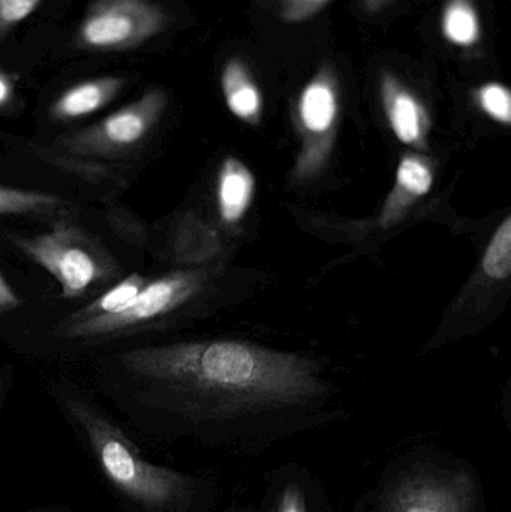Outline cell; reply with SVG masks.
I'll return each instance as SVG.
<instances>
[{
  "label": "cell",
  "mask_w": 511,
  "mask_h": 512,
  "mask_svg": "<svg viewBox=\"0 0 511 512\" xmlns=\"http://www.w3.org/2000/svg\"><path fill=\"white\" fill-rule=\"evenodd\" d=\"M482 270L489 279L507 280L511 274V218L507 216L492 236L482 259Z\"/></svg>",
  "instance_id": "cell-16"
},
{
  "label": "cell",
  "mask_w": 511,
  "mask_h": 512,
  "mask_svg": "<svg viewBox=\"0 0 511 512\" xmlns=\"http://www.w3.org/2000/svg\"><path fill=\"white\" fill-rule=\"evenodd\" d=\"M126 81L122 77H98L69 87L51 105V117L56 120H77L90 116L110 104Z\"/></svg>",
  "instance_id": "cell-11"
},
{
  "label": "cell",
  "mask_w": 511,
  "mask_h": 512,
  "mask_svg": "<svg viewBox=\"0 0 511 512\" xmlns=\"http://www.w3.org/2000/svg\"><path fill=\"white\" fill-rule=\"evenodd\" d=\"M0 391H2V379H0Z\"/></svg>",
  "instance_id": "cell-25"
},
{
  "label": "cell",
  "mask_w": 511,
  "mask_h": 512,
  "mask_svg": "<svg viewBox=\"0 0 511 512\" xmlns=\"http://www.w3.org/2000/svg\"><path fill=\"white\" fill-rule=\"evenodd\" d=\"M42 0H0V41L30 17Z\"/></svg>",
  "instance_id": "cell-20"
},
{
  "label": "cell",
  "mask_w": 511,
  "mask_h": 512,
  "mask_svg": "<svg viewBox=\"0 0 511 512\" xmlns=\"http://www.w3.org/2000/svg\"><path fill=\"white\" fill-rule=\"evenodd\" d=\"M18 304H20V298L0 273V310L15 309Z\"/></svg>",
  "instance_id": "cell-22"
},
{
  "label": "cell",
  "mask_w": 511,
  "mask_h": 512,
  "mask_svg": "<svg viewBox=\"0 0 511 512\" xmlns=\"http://www.w3.org/2000/svg\"><path fill=\"white\" fill-rule=\"evenodd\" d=\"M167 26V14L152 0H93L75 33V45L101 53L132 50Z\"/></svg>",
  "instance_id": "cell-3"
},
{
  "label": "cell",
  "mask_w": 511,
  "mask_h": 512,
  "mask_svg": "<svg viewBox=\"0 0 511 512\" xmlns=\"http://www.w3.org/2000/svg\"><path fill=\"white\" fill-rule=\"evenodd\" d=\"M273 512H308L302 487L296 483L288 484L279 496Z\"/></svg>",
  "instance_id": "cell-21"
},
{
  "label": "cell",
  "mask_w": 511,
  "mask_h": 512,
  "mask_svg": "<svg viewBox=\"0 0 511 512\" xmlns=\"http://www.w3.org/2000/svg\"><path fill=\"white\" fill-rule=\"evenodd\" d=\"M330 0H263L264 6L287 23H303L315 17Z\"/></svg>",
  "instance_id": "cell-19"
},
{
  "label": "cell",
  "mask_w": 511,
  "mask_h": 512,
  "mask_svg": "<svg viewBox=\"0 0 511 512\" xmlns=\"http://www.w3.org/2000/svg\"><path fill=\"white\" fill-rule=\"evenodd\" d=\"M165 107L167 95L159 89L149 90L137 101L74 135L68 146L86 155H113L134 149L161 119Z\"/></svg>",
  "instance_id": "cell-7"
},
{
  "label": "cell",
  "mask_w": 511,
  "mask_h": 512,
  "mask_svg": "<svg viewBox=\"0 0 511 512\" xmlns=\"http://www.w3.org/2000/svg\"><path fill=\"white\" fill-rule=\"evenodd\" d=\"M17 246L59 282L66 298L80 297L108 271L86 237L71 228L18 240Z\"/></svg>",
  "instance_id": "cell-6"
},
{
  "label": "cell",
  "mask_w": 511,
  "mask_h": 512,
  "mask_svg": "<svg viewBox=\"0 0 511 512\" xmlns=\"http://www.w3.org/2000/svg\"><path fill=\"white\" fill-rule=\"evenodd\" d=\"M474 99L480 110L503 126L511 125V92L498 81H489L477 87Z\"/></svg>",
  "instance_id": "cell-18"
},
{
  "label": "cell",
  "mask_w": 511,
  "mask_h": 512,
  "mask_svg": "<svg viewBox=\"0 0 511 512\" xmlns=\"http://www.w3.org/2000/svg\"><path fill=\"white\" fill-rule=\"evenodd\" d=\"M6 98H8V87H6V84L0 80V104H2Z\"/></svg>",
  "instance_id": "cell-24"
},
{
  "label": "cell",
  "mask_w": 511,
  "mask_h": 512,
  "mask_svg": "<svg viewBox=\"0 0 511 512\" xmlns=\"http://www.w3.org/2000/svg\"><path fill=\"white\" fill-rule=\"evenodd\" d=\"M380 96L384 114L395 137L413 149H428L432 119L419 96L390 71L381 74Z\"/></svg>",
  "instance_id": "cell-9"
},
{
  "label": "cell",
  "mask_w": 511,
  "mask_h": 512,
  "mask_svg": "<svg viewBox=\"0 0 511 512\" xmlns=\"http://www.w3.org/2000/svg\"><path fill=\"white\" fill-rule=\"evenodd\" d=\"M203 285V276L198 271H177L147 282L140 294L122 312L95 318L72 319L63 336L95 337L120 333L144 322L153 321L159 316L173 312L177 307L191 300Z\"/></svg>",
  "instance_id": "cell-5"
},
{
  "label": "cell",
  "mask_w": 511,
  "mask_h": 512,
  "mask_svg": "<svg viewBox=\"0 0 511 512\" xmlns=\"http://www.w3.org/2000/svg\"><path fill=\"white\" fill-rule=\"evenodd\" d=\"M59 204L54 195L0 186V215L50 212Z\"/></svg>",
  "instance_id": "cell-17"
},
{
  "label": "cell",
  "mask_w": 511,
  "mask_h": 512,
  "mask_svg": "<svg viewBox=\"0 0 511 512\" xmlns=\"http://www.w3.org/2000/svg\"><path fill=\"white\" fill-rule=\"evenodd\" d=\"M69 411L86 433L102 472L120 492L152 510H167L188 498L189 477L147 462L117 427L87 406L72 402Z\"/></svg>",
  "instance_id": "cell-2"
},
{
  "label": "cell",
  "mask_w": 511,
  "mask_h": 512,
  "mask_svg": "<svg viewBox=\"0 0 511 512\" xmlns=\"http://www.w3.org/2000/svg\"><path fill=\"white\" fill-rule=\"evenodd\" d=\"M221 87L225 104L234 117L252 126L261 122L264 110L263 93L242 59L233 57L225 63L222 68Z\"/></svg>",
  "instance_id": "cell-13"
},
{
  "label": "cell",
  "mask_w": 511,
  "mask_h": 512,
  "mask_svg": "<svg viewBox=\"0 0 511 512\" xmlns=\"http://www.w3.org/2000/svg\"><path fill=\"white\" fill-rule=\"evenodd\" d=\"M146 283L147 280L140 274H131V276L125 277V279L116 283L113 288L108 289L98 300L80 310L72 319L95 318V316L113 315V313L122 312L140 294Z\"/></svg>",
  "instance_id": "cell-15"
},
{
  "label": "cell",
  "mask_w": 511,
  "mask_h": 512,
  "mask_svg": "<svg viewBox=\"0 0 511 512\" xmlns=\"http://www.w3.org/2000/svg\"><path fill=\"white\" fill-rule=\"evenodd\" d=\"M476 495L468 472H419L393 486L384 512H474Z\"/></svg>",
  "instance_id": "cell-8"
},
{
  "label": "cell",
  "mask_w": 511,
  "mask_h": 512,
  "mask_svg": "<svg viewBox=\"0 0 511 512\" xmlns=\"http://www.w3.org/2000/svg\"><path fill=\"white\" fill-rule=\"evenodd\" d=\"M434 179V168L428 159L413 153L402 156L396 170L395 186L381 212V227L390 228L401 222L408 210L431 192Z\"/></svg>",
  "instance_id": "cell-10"
},
{
  "label": "cell",
  "mask_w": 511,
  "mask_h": 512,
  "mask_svg": "<svg viewBox=\"0 0 511 512\" xmlns=\"http://www.w3.org/2000/svg\"><path fill=\"white\" fill-rule=\"evenodd\" d=\"M392 2H395V0H362V5L363 9L369 14H377Z\"/></svg>",
  "instance_id": "cell-23"
},
{
  "label": "cell",
  "mask_w": 511,
  "mask_h": 512,
  "mask_svg": "<svg viewBox=\"0 0 511 512\" xmlns=\"http://www.w3.org/2000/svg\"><path fill=\"white\" fill-rule=\"evenodd\" d=\"M441 35L458 48L476 47L482 41V20L473 0H447L440 18Z\"/></svg>",
  "instance_id": "cell-14"
},
{
  "label": "cell",
  "mask_w": 511,
  "mask_h": 512,
  "mask_svg": "<svg viewBox=\"0 0 511 512\" xmlns=\"http://www.w3.org/2000/svg\"><path fill=\"white\" fill-rule=\"evenodd\" d=\"M255 189L257 182L248 165L236 158L225 159L219 170L216 188L221 221L228 225L239 224L251 209Z\"/></svg>",
  "instance_id": "cell-12"
},
{
  "label": "cell",
  "mask_w": 511,
  "mask_h": 512,
  "mask_svg": "<svg viewBox=\"0 0 511 512\" xmlns=\"http://www.w3.org/2000/svg\"><path fill=\"white\" fill-rule=\"evenodd\" d=\"M123 361L135 375L213 417L290 408L326 391L306 358L237 340L135 349Z\"/></svg>",
  "instance_id": "cell-1"
},
{
  "label": "cell",
  "mask_w": 511,
  "mask_h": 512,
  "mask_svg": "<svg viewBox=\"0 0 511 512\" xmlns=\"http://www.w3.org/2000/svg\"><path fill=\"white\" fill-rule=\"evenodd\" d=\"M341 116L339 81L332 66L323 65L305 84L294 105V125L302 138L294 177L309 180L329 161Z\"/></svg>",
  "instance_id": "cell-4"
}]
</instances>
